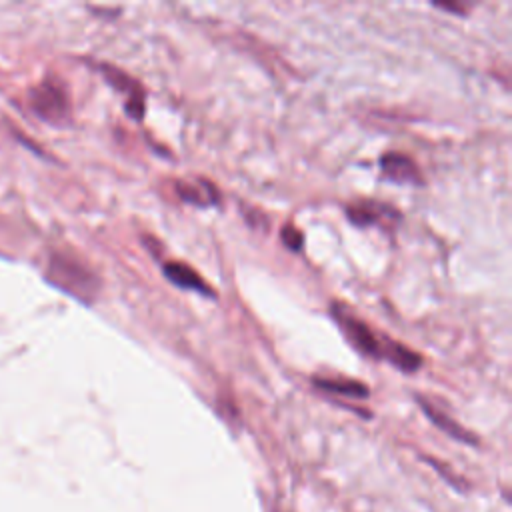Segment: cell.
<instances>
[{
	"label": "cell",
	"instance_id": "1",
	"mask_svg": "<svg viewBox=\"0 0 512 512\" xmlns=\"http://www.w3.org/2000/svg\"><path fill=\"white\" fill-rule=\"evenodd\" d=\"M332 316L336 318L338 326L350 340V344L370 358H386L402 372H414L420 366V358L414 350L406 348L400 342H394L390 338H380L366 322H362L354 312H350L344 304L334 302L332 304Z\"/></svg>",
	"mask_w": 512,
	"mask_h": 512
},
{
	"label": "cell",
	"instance_id": "2",
	"mask_svg": "<svg viewBox=\"0 0 512 512\" xmlns=\"http://www.w3.org/2000/svg\"><path fill=\"white\" fill-rule=\"evenodd\" d=\"M48 278L60 290L68 292L70 296L92 302L98 292V278L76 258L64 254H52L48 262Z\"/></svg>",
	"mask_w": 512,
	"mask_h": 512
},
{
	"label": "cell",
	"instance_id": "3",
	"mask_svg": "<svg viewBox=\"0 0 512 512\" xmlns=\"http://www.w3.org/2000/svg\"><path fill=\"white\" fill-rule=\"evenodd\" d=\"M30 104L40 118H44L52 124L62 122L70 110L64 88L52 80H46V82L38 84L36 88H32Z\"/></svg>",
	"mask_w": 512,
	"mask_h": 512
},
{
	"label": "cell",
	"instance_id": "4",
	"mask_svg": "<svg viewBox=\"0 0 512 512\" xmlns=\"http://www.w3.org/2000/svg\"><path fill=\"white\" fill-rule=\"evenodd\" d=\"M346 216L356 226H394L400 214L384 202L360 200L346 206Z\"/></svg>",
	"mask_w": 512,
	"mask_h": 512
},
{
	"label": "cell",
	"instance_id": "5",
	"mask_svg": "<svg viewBox=\"0 0 512 512\" xmlns=\"http://www.w3.org/2000/svg\"><path fill=\"white\" fill-rule=\"evenodd\" d=\"M380 170L386 180H392L396 184H420L422 176L414 160L400 152H386L380 158Z\"/></svg>",
	"mask_w": 512,
	"mask_h": 512
},
{
	"label": "cell",
	"instance_id": "6",
	"mask_svg": "<svg viewBox=\"0 0 512 512\" xmlns=\"http://www.w3.org/2000/svg\"><path fill=\"white\" fill-rule=\"evenodd\" d=\"M176 194L180 196V200L188 202V204H194V206H214L220 202V196H218V190L214 188L212 182L208 180H180L176 184Z\"/></svg>",
	"mask_w": 512,
	"mask_h": 512
},
{
	"label": "cell",
	"instance_id": "7",
	"mask_svg": "<svg viewBox=\"0 0 512 512\" xmlns=\"http://www.w3.org/2000/svg\"><path fill=\"white\" fill-rule=\"evenodd\" d=\"M164 276L178 288H184V290H194L198 294H212L210 286L198 276L196 270H192L190 266L182 264V262H166L164 264Z\"/></svg>",
	"mask_w": 512,
	"mask_h": 512
},
{
	"label": "cell",
	"instance_id": "8",
	"mask_svg": "<svg viewBox=\"0 0 512 512\" xmlns=\"http://www.w3.org/2000/svg\"><path fill=\"white\" fill-rule=\"evenodd\" d=\"M418 402L422 406V410L426 412V416L432 420L434 426H438L442 432H446L448 436L460 440V442H466V444H476V436L470 434L468 430H464L456 420H452L448 414H444L442 410H438L434 404H430L428 400L420 398L418 396Z\"/></svg>",
	"mask_w": 512,
	"mask_h": 512
},
{
	"label": "cell",
	"instance_id": "9",
	"mask_svg": "<svg viewBox=\"0 0 512 512\" xmlns=\"http://www.w3.org/2000/svg\"><path fill=\"white\" fill-rule=\"evenodd\" d=\"M314 386L328 392L340 394L348 398H366L370 390L358 380H344V378H314Z\"/></svg>",
	"mask_w": 512,
	"mask_h": 512
},
{
	"label": "cell",
	"instance_id": "10",
	"mask_svg": "<svg viewBox=\"0 0 512 512\" xmlns=\"http://www.w3.org/2000/svg\"><path fill=\"white\" fill-rule=\"evenodd\" d=\"M102 72L106 76V80L116 88V90H122L128 94V98H136V96H142V90L140 86L128 76L124 74L122 70L114 68V66H102Z\"/></svg>",
	"mask_w": 512,
	"mask_h": 512
},
{
	"label": "cell",
	"instance_id": "11",
	"mask_svg": "<svg viewBox=\"0 0 512 512\" xmlns=\"http://www.w3.org/2000/svg\"><path fill=\"white\" fill-rule=\"evenodd\" d=\"M280 236H282L284 246H286V248H290V250H300V248H302V244H304V236H302V232H300L298 228H294L292 224H286V226L282 228Z\"/></svg>",
	"mask_w": 512,
	"mask_h": 512
}]
</instances>
